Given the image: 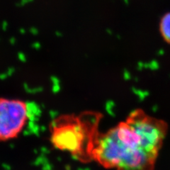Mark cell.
Returning <instances> with one entry per match:
<instances>
[{"instance_id": "cell-4", "label": "cell", "mask_w": 170, "mask_h": 170, "mask_svg": "<svg viewBox=\"0 0 170 170\" xmlns=\"http://www.w3.org/2000/svg\"><path fill=\"white\" fill-rule=\"evenodd\" d=\"M159 31L164 41L170 44V12H167L161 18Z\"/></svg>"}, {"instance_id": "cell-7", "label": "cell", "mask_w": 170, "mask_h": 170, "mask_svg": "<svg viewBox=\"0 0 170 170\" xmlns=\"http://www.w3.org/2000/svg\"><path fill=\"white\" fill-rule=\"evenodd\" d=\"M33 47L35 49H39L40 48V44L39 42H35L33 44Z\"/></svg>"}, {"instance_id": "cell-5", "label": "cell", "mask_w": 170, "mask_h": 170, "mask_svg": "<svg viewBox=\"0 0 170 170\" xmlns=\"http://www.w3.org/2000/svg\"><path fill=\"white\" fill-rule=\"evenodd\" d=\"M18 57H19V59L20 60L21 62H26V55H25L24 53H19V54H18Z\"/></svg>"}, {"instance_id": "cell-1", "label": "cell", "mask_w": 170, "mask_h": 170, "mask_svg": "<svg viewBox=\"0 0 170 170\" xmlns=\"http://www.w3.org/2000/svg\"><path fill=\"white\" fill-rule=\"evenodd\" d=\"M168 124L138 109L101 133L94 162L110 170H155Z\"/></svg>"}, {"instance_id": "cell-3", "label": "cell", "mask_w": 170, "mask_h": 170, "mask_svg": "<svg viewBox=\"0 0 170 170\" xmlns=\"http://www.w3.org/2000/svg\"><path fill=\"white\" fill-rule=\"evenodd\" d=\"M30 118L27 102L0 98V141L8 142L20 135Z\"/></svg>"}, {"instance_id": "cell-2", "label": "cell", "mask_w": 170, "mask_h": 170, "mask_svg": "<svg viewBox=\"0 0 170 170\" xmlns=\"http://www.w3.org/2000/svg\"><path fill=\"white\" fill-rule=\"evenodd\" d=\"M102 118V113L91 111L60 115L51 122V145L81 163L94 162Z\"/></svg>"}, {"instance_id": "cell-8", "label": "cell", "mask_w": 170, "mask_h": 170, "mask_svg": "<svg viewBox=\"0 0 170 170\" xmlns=\"http://www.w3.org/2000/svg\"><path fill=\"white\" fill-rule=\"evenodd\" d=\"M15 42H16L15 38H11L10 39V42L12 44V45H14V44L15 43Z\"/></svg>"}, {"instance_id": "cell-6", "label": "cell", "mask_w": 170, "mask_h": 170, "mask_svg": "<svg viewBox=\"0 0 170 170\" xmlns=\"http://www.w3.org/2000/svg\"><path fill=\"white\" fill-rule=\"evenodd\" d=\"M31 32L32 34H33V35H37V34H38V29H37V28H32L31 29Z\"/></svg>"}]
</instances>
